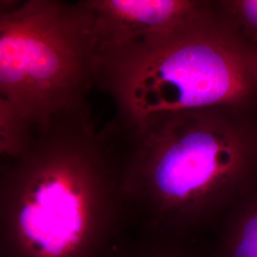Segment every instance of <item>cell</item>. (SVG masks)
<instances>
[{
	"mask_svg": "<svg viewBox=\"0 0 257 257\" xmlns=\"http://www.w3.org/2000/svg\"><path fill=\"white\" fill-rule=\"evenodd\" d=\"M126 257H197L191 252L177 248L175 242L158 241L156 245L141 248Z\"/></svg>",
	"mask_w": 257,
	"mask_h": 257,
	"instance_id": "9c48e42d",
	"label": "cell"
},
{
	"mask_svg": "<svg viewBox=\"0 0 257 257\" xmlns=\"http://www.w3.org/2000/svg\"><path fill=\"white\" fill-rule=\"evenodd\" d=\"M33 127L0 96V159L16 156L25 147Z\"/></svg>",
	"mask_w": 257,
	"mask_h": 257,
	"instance_id": "52a82bcc",
	"label": "cell"
},
{
	"mask_svg": "<svg viewBox=\"0 0 257 257\" xmlns=\"http://www.w3.org/2000/svg\"><path fill=\"white\" fill-rule=\"evenodd\" d=\"M221 225L212 257H257V188L227 213Z\"/></svg>",
	"mask_w": 257,
	"mask_h": 257,
	"instance_id": "8992f818",
	"label": "cell"
},
{
	"mask_svg": "<svg viewBox=\"0 0 257 257\" xmlns=\"http://www.w3.org/2000/svg\"><path fill=\"white\" fill-rule=\"evenodd\" d=\"M97 75L104 60L208 15L211 0H85Z\"/></svg>",
	"mask_w": 257,
	"mask_h": 257,
	"instance_id": "5b68a950",
	"label": "cell"
},
{
	"mask_svg": "<svg viewBox=\"0 0 257 257\" xmlns=\"http://www.w3.org/2000/svg\"><path fill=\"white\" fill-rule=\"evenodd\" d=\"M96 82L85 0H28L0 14V96L33 128L90 109Z\"/></svg>",
	"mask_w": 257,
	"mask_h": 257,
	"instance_id": "277c9868",
	"label": "cell"
},
{
	"mask_svg": "<svg viewBox=\"0 0 257 257\" xmlns=\"http://www.w3.org/2000/svg\"><path fill=\"white\" fill-rule=\"evenodd\" d=\"M218 5L241 37L257 49V0H220Z\"/></svg>",
	"mask_w": 257,
	"mask_h": 257,
	"instance_id": "ba28073f",
	"label": "cell"
},
{
	"mask_svg": "<svg viewBox=\"0 0 257 257\" xmlns=\"http://www.w3.org/2000/svg\"><path fill=\"white\" fill-rule=\"evenodd\" d=\"M104 128L128 221L161 241L221 222L257 188V112L209 108L114 116Z\"/></svg>",
	"mask_w": 257,
	"mask_h": 257,
	"instance_id": "6da1fadb",
	"label": "cell"
},
{
	"mask_svg": "<svg viewBox=\"0 0 257 257\" xmlns=\"http://www.w3.org/2000/svg\"><path fill=\"white\" fill-rule=\"evenodd\" d=\"M19 1H6V0H0V14L7 12L9 10L15 8L18 4Z\"/></svg>",
	"mask_w": 257,
	"mask_h": 257,
	"instance_id": "30bf717a",
	"label": "cell"
},
{
	"mask_svg": "<svg viewBox=\"0 0 257 257\" xmlns=\"http://www.w3.org/2000/svg\"><path fill=\"white\" fill-rule=\"evenodd\" d=\"M96 86L124 119L209 108L257 112V49L214 1L202 18L104 60Z\"/></svg>",
	"mask_w": 257,
	"mask_h": 257,
	"instance_id": "3957f363",
	"label": "cell"
},
{
	"mask_svg": "<svg viewBox=\"0 0 257 257\" xmlns=\"http://www.w3.org/2000/svg\"><path fill=\"white\" fill-rule=\"evenodd\" d=\"M126 221L118 161L90 109L34 128L0 159L5 257H102Z\"/></svg>",
	"mask_w": 257,
	"mask_h": 257,
	"instance_id": "7a4b0ae2",
	"label": "cell"
}]
</instances>
